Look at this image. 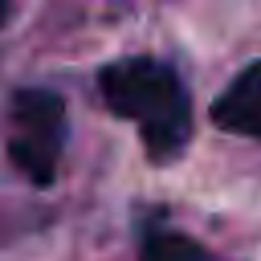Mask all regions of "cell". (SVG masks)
<instances>
[{
  "label": "cell",
  "mask_w": 261,
  "mask_h": 261,
  "mask_svg": "<svg viewBox=\"0 0 261 261\" xmlns=\"http://www.w3.org/2000/svg\"><path fill=\"white\" fill-rule=\"evenodd\" d=\"M102 98L114 114L139 122L143 130V147L155 159H171L188 135H192V106H188V90L175 77V69H167L163 61L151 57H130V61H114L102 69Z\"/></svg>",
  "instance_id": "6da1fadb"
},
{
  "label": "cell",
  "mask_w": 261,
  "mask_h": 261,
  "mask_svg": "<svg viewBox=\"0 0 261 261\" xmlns=\"http://www.w3.org/2000/svg\"><path fill=\"white\" fill-rule=\"evenodd\" d=\"M65 147V106L49 90H20L12 102V163L33 179L49 184L57 175V159Z\"/></svg>",
  "instance_id": "7a4b0ae2"
},
{
  "label": "cell",
  "mask_w": 261,
  "mask_h": 261,
  "mask_svg": "<svg viewBox=\"0 0 261 261\" xmlns=\"http://www.w3.org/2000/svg\"><path fill=\"white\" fill-rule=\"evenodd\" d=\"M212 118L232 130V135H249V139H261V61L245 65L228 90L216 98V110Z\"/></svg>",
  "instance_id": "3957f363"
},
{
  "label": "cell",
  "mask_w": 261,
  "mask_h": 261,
  "mask_svg": "<svg viewBox=\"0 0 261 261\" xmlns=\"http://www.w3.org/2000/svg\"><path fill=\"white\" fill-rule=\"evenodd\" d=\"M143 261H212V257L179 232H151L143 245Z\"/></svg>",
  "instance_id": "277c9868"
},
{
  "label": "cell",
  "mask_w": 261,
  "mask_h": 261,
  "mask_svg": "<svg viewBox=\"0 0 261 261\" xmlns=\"http://www.w3.org/2000/svg\"><path fill=\"white\" fill-rule=\"evenodd\" d=\"M8 8H12V0H0V24L8 20Z\"/></svg>",
  "instance_id": "5b68a950"
}]
</instances>
